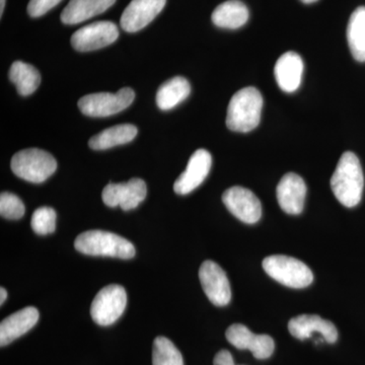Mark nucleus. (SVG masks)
Here are the masks:
<instances>
[{
	"mask_svg": "<svg viewBox=\"0 0 365 365\" xmlns=\"http://www.w3.org/2000/svg\"><path fill=\"white\" fill-rule=\"evenodd\" d=\"M364 187V172L359 158L351 151H346L331 179L334 195L342 205L352 208L361 200Z\"/></svg>",
	"mask_w": 365,
	"mask_h": 365,
	"instance_id": "nucleus-1",
	"label": "nucleus"
},
{
	"mask_svg": "<svg viewBox=\"0 0 365 365\" xmlns=\"http://www.w3.org/2000/svg\"><path fill=\"white\" fill-rule=\"evenodd\" d=\"M127 306V294L123 287L110 284L96 295L91 306V316L100 326L113 325L123 314Z\"/></svg>",
	"mask_w": 365,
	"mask_h": 365,
	"instance_id": "nucleus-7",
	"label": "nucleus"
},
{
	"mask_svg": "<svg viewBox=\"0 0 365 365\" xmlns=\"http://www.w3.org/2000/svg\"><path fill=\"white\" fill-rule=\"evenodd\" d=\"M148 194V186L143 179L132 178L126 182L113 184L110 182L103 190L102 198L109 207L120 206L123 210L128 211L136 208Z\"/></svg>",
	"mask_w": 365,
	"mask_h": 365,
	"instance_id": "nucleus-9",
	"label": "nucleus"
},
{
	"mask_svg": "<svg viewBox=\"0 0 365 365\" xmlns=\"http://www.w3.org/2000/svg\"><path fill=\"white\" fill-rule=\"evenodd\" d=\"M263 269L274 280L288 287H307L314 280V274L306 264L283 255L264 259Z\"/></svg>",
	"mask_w": 365,
	"mask_h": 365,
	"instance_id": "nucleus-5",
	"label": "nucleus"
},
{
	"mask_svg": "<svg viewBox=\"0 0 365 365\" xmlns=\"http://www.w3.org/2000/svg\"><path fill=\"white\" fill-rule=\"evenodd\" d=\"M304 61L295 52L281 55L274 67V76L279 88L285 93H294L302 83Z\"/></svg>",
	"mask_w": 365,
	"mask_h": 365,
	"instance_id": "nucleus-18",
	"label": "nucleus"
},
{
	"mask_svg": "<svg viewBox=\"0 0 365 365\" xmlns=\"http://www.w3.org/2000/svg\"><path fill=\"white\" fill-rule=\"evenodd\" d=\"M14 174L26 181L40 184L51 177L57 169V162L52 155L39 148L19 151L11 158Z\"/></svg>",
	"mask_w": 365,
	"mask_h": 365,
	"instance_id": "nucleus-4",
	"label": "nucleus"
},
{
	"mask_svg": "<svg viewBox=\"0 0 365 365\" xmlns=\"http://www.w3.org/2000/svg\"><path fill=\"white\" fill-rule=\"evenodd\" d=\"M347 40L354 59L365 62V6L357 7L350 16Z\"/></svg>",
	"mask_w": 365,
	"mask_h": 365,
	"instance_id": "nucleus-23",
	"label": "nucleus"
},
{
	"mask_svg": "<svg viewBox=\"0 0 365 365\" xmlns=\"http://www.w3.org/2000/svg\"><path fill=\"white\" fill-rule=\"evenodd\" d=\"M9 79L16 86L21 96H30L37 91L41 83L39 71L23 61L14 62L9 69Z\"/></svg>",
	"mask_w": 365,
	"mask_h": 365,
	"instance_id": "nucleus-24",
	"label": "nucleus"
},
{
	"mask_svg": "<svg viewBox=\"0 0 365 365\" xmlns=\"http://www.w3.org/2000/svg\"><path fill=\"white\" fill-rule=\"evenodd\" d=\"M4 6H6V0H0V16L4 14Z\"/></svg>",
	"mask_w": 365,
	"mask_h": 365,
	"instance_id": "nucleus-31",
	"label": "nucleus"
},
{
	"mask_svg": "<svg viewBox=\"0 0 365 365\" xmlns=\"http://www.w3.org/2000/svg\"><path fill=\"white\" fill-rule=\"evenodd\" d=\"M39 311L34 307H26L7 317L0 324V346L11 344L25 335L39 321Z\"/></svg>",
	"mask_w": 365,
	"mask_h": 365,
	"instance_id": "nucleus-17",
	"label": "nucleus"
},
{
	"mask_svg": "<svg viewBox=\"0 0 365 365\" xmlns=\"http://www.w3.org/2000/svg\"><path fill=\"white\" fill-rule=\"evenodd\" d=\"M300 1H302L306 4H314V2L318 1V0H300Z\"/></svg>",
	"mask_w": 365,
	"mask_h": 365,
	"instance_id": "nucleus-32",
	"label": "nucleus"
},
{
	"mask_svg": "<svg viewBox=\"0 0 365 365\" xmlns=\"http://www.w3.org/2000/svg\"><path fill=\"white\" fill-rule=\"evenodd\" d=\"M263 104L260 91L254 86L237 91L228 104L227 128L242 133L254 130L260 123Z\"/></svg>",
	"mask_w": 365,
	"mask_h": 365,
	"instance_id": "nucleus-2",
	"label": "nucleus"
},
{
	"mask_svg": "<svg viewBox=\"0 0 365 365\" xmlns=\"http://www.w3.org/2000/svg\"><path fill=\"white\" fill-rule=\"evenodd\" d=\"M249 16L248 7L244 2L240 0H228L216 7L211 16V20L218 28L235 30L246 25Z\"/></svg>",
	"mask_w": 365,
	"mask_h": 365,
	"instance_id": "nucleus-20",
	"label": "nucleus"
},
{
	"mask_svg": "<svg viewBox=\"0 0 365 365\" xmlns=\"http://www.w3.org/2000/svg\"><path fill=\"white\" fill-rule=\"evenodd\" d=\"M222 201L230 212L237 220L249 225L258 222L262 216V205L251 190L235 186L223 193Z\"/></svg>",
	"mask_w": 365,
	"mask_h": 365,
	"instance_id": "nucleus-11",
	"label": "nucleus"
},
{
	"mask_svg": "<svg viewBox=\"0 0 365 365\" xmlns=\"http://www.w3.org/2000/svg\"><path fill=\"white\" fill-rule=\"evenodd\" d=\"M199 279L206 297L216 307H225L232 299V289L227 274L217 263L203 262L199 270Z\"/></svg>",
	"mask_w": 365,
	"mask_h": 365,
	"instance_id": "nucleus-10",
	"label": "nucleus"
},
{
	"mask_svg": "<svg viewBox=\"0 0 365 365\" xmlns=\"http://www.w3.org/2000/svg\"><path fill=\"white\" fill-rule=\"evenodd\" d=\"M212 165L210 153L198 150L190 158L186 170L178 178L174 184V191L179 195H187L198 188L208 176Z\"/></svg>",
	"mask_w": 365,
	"mask_h": 365,
	"instance_id": "nucleus-13",
	"label": "nucleus"
},
{
	"mask_svg": "<svg viewBox=\"0 0 365 365\" xmlns=\"http://www.w3.org/2000/svg\"><path fill=\"white\" fill-rule=\"evenodd\" d=\"M116 0H71L60 16L66 25H76L105 13Z\"/></svg>",
	"mask_w": 365,
	"mask_h": 365,
	"instance_id": "nucleus-19",
	"label": "nucleus"
},
{
	"mask_svg": "<svg viewBox=\"0 0 365 365\" xmlns=\"http://www.w3.org/2000/svg\"><path fill=\"white\" fill-rule=\"evenodd\" d=\"M61 1L62 0H30L28 4V14L32 18H39Z\"/></svg>",
	"mask_w": 365,
	"mask_h": 365,
	"instance_id": "nucleus-28",
	"label": "nucleus"
},
{
	"mask_svg": "<svg viewBox=\"0 0 365 365\" xmlns=\"http://www.w3.org/2000/svg\"><path fill=\"white\" fill-rule=\"evenodd\" d=\"M225 337L237 349L250 350L257 359H269L275 349L273 338L265 334L256 335L242 324L230 326L225 333Z\"/></svg>",
	"mask_w": 365,
	"mask_h": 365,
	"instance_id": "nucleus-12",
	"label": "nucleus"
},
{
	"mask_svg": "<svg viewBox=\"0 0 365 365\" xmlns=\"http://www.w3.org/2000/svg\"><path fill=\"white\" fill-rule=\"evenodd\" d=\"M135 93L130 88H123L117 93H98L86 95L78 101V108L90 117H108L124 111L133 103Z\"/></svg>",
	"mask_w": 365,
	"mask_h": 365,
	"instance_id": "nucleus-6",
	"label": "nucleus"
},
{
	"mask_svg": "<svg viewBox=\"0 0 365 365\" xmlns=\"http://www.w3.org/2000/svg\"><path fill=\"white\" fill-rule=\"evenodd\" d=\"M215 365H235L234 357L232 353L227 350H222L215 355V360H213Z\"/></svg>",
	"mask_w": 365,
	"mask_h": 365,
	"instance_id": "nucleus-29",
	"label": "nucleus"
},
{
	"mask_svg": "<svg viewBox=\"0 0 365 365\" xmlns=\"http://www.w3.org/2000/svg\"><path fill=\"white\" fill-rule=\"evenodd\" d=\"M74 248L88 256H108L120 259H131L135 256V248L128 240L104 230H88L78 235Z\"/></svg>",
	"mask_w": 365,
	"mask_h": 365,
	"instance_id": "nucleus-3",
	"label": "nucleus"
},
{
	"mask_svg": "<svg viewBox=\"0 0 365 365\" xmlns=\"http://www.w3.org/2000/svg\"><path fill=\"white\" fill-rule=\"evenodd\" d=\"M153 365H184V360L172 341L158 337L153 341Z\"/></svg>",
	"mask_w": 365,
	"mask_h": 365,
	"instance_id": "nucleus-25",
	"label": "nucleus"
},
{
	"mask_svg": "<svg viewBox=\"0 0 365 365\" xmlns=\"http://www.w3.org/2000/svg\"><path fill=\"white\" fill-rule=\"evenodd\" d=\"M288 330L294 338L306 340L318 333L327 343H335L338 339V331L332 322L322 319L317 314H300L290 319Z\"/></svg>",
	"mask_w": 365,
	"mask_h": 365,
	"instance_id": "nucleus-15",
	"label": "nucleus"
},
{
	"mask_svg": "<svg viewBox=\"0 0 365 365\" xmlns=\"http://www.w3.org/2000/svg\"><path fill=\"white\" fill-rule=\"evenodd\" d=\"M23 201L13 193L4 192L0 195V215L7 220H20L25 215Z\"/></svg>",
	"mask_w": 365,
	"mask_h": 365,
	"instance_id": "nucleus-27",
	"label": "nucleus"
},
{
	"mask_svg": "<svg viewBox=\"0 0 365 365\" xmlns=\"http://www.w3.org/2000/svg\"><path fill=\"white\" fill-rule=\"evenodd\" d=\"M119 37L113 21H96L79 29L72 35L71 45L76 51L90 52L111 45Z\"/></svg>",
	"mask_w": 365,
	"mask_h": 365,
	"instance_id": "nucleus-8",
	"label": "nucleus"
},
{
	"mask_svg": "<svg viewBox=\"0 0 365 365\" xmlns=\"http://www.w3.org/2000/svg\"><path fill=\"white\" fill-rule=\"evenodd\" d=\"M191 93V86L186 78L176 76L160 86L157 93V105L163 111L177 107Z\"/></svg>",
	"mask_w": 365,
	"mask_h": 365,
	"instance_id": "nucleus-22",
	"label": "nucleus"
},
{
	"mask_svg": "<svg viewBox=\"0 0 365 365\" xmlns=\"http://www.w3.org/2000/svg\"><path fill=\"white\" fill-rule=\"evenodd\" d=\"M7 299V292L4 287L0 288V304H4Z\"/></svg>",
	"mask_w": 365,
	"mask_h": 365,
	"instance_id": "nucleus-30",
	"label": "nucleus"
},
{
	"mask_svg": "<svg viewBox=\"0 0 365 365\" xmlns=\"http://www.w3.org/2000/svg\"><path fill=\"white\" fill-rule=\"evenodd\" d=\"M167 0H132L122 14V29L128 33L143 30L163 11Z\"/></svg>",
	"mask_w": 365,
	"mask_h": 365,
	"instance_id": "nucleus-14",
	"label": "nucleus"
},
{
	"mask_svg": "<svg viewBox=\"0 0 365 365\" xmlns=\"http://www.w3.org/2000/svg\"><path fill=\"white\" fill-rule=\"evenodd\" d=\"M281 209L288 215H300L306 201L307 186L304 179L294 173L283 176L276 189Z\"/></svg>",
	"mask_w": 365,
	"mask_h": 365,
	"instance_id": "nucleus-16",
	"label": "nucleus"
},
{
	"mask_svg": "<svg viewBox=\"0 0 365 365\" xmlns=\"http://www.w3.org/2000/svg\"><path fill=\"white\" fill-rule=\"evenodd\" d=\"M56 212L50 207H40L35 210L31 220L34 232L40 235L52 234L56 227Z\"/></svg>",
	"mask_w": 365,
	"mask_h": 365,
	"instance_id": "nucleus-26",
	"label": "nucleus"
},
{
	"mask_svg": "<svg viewBox=\"0 0 365 365\" xmlns=\"http://www.w3.org/2000/svg\"><path fill=\"white\" fill-rule=\"evenodd\" d=\"M137 132L138 130L134 125H116L91 137L88 141V145L93 150H109L114 146L131 143L135 138Z\"/></svg>",
	"mask_w": 365,
	"mask_h": 365,
	"instance_id": "nucleus-21",
	"label": "nucleus"
}]
</instances>
